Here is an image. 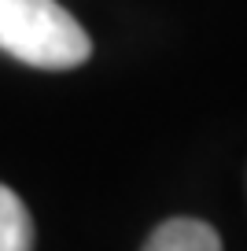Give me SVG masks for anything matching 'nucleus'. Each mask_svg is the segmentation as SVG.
<instances>
[{
	"label": "nucleus",
	"mask_w": 247,
	"mask_h": 251,
	"mask_svg": "<svg viewBox=\"0 0 247 251\" xmlns=\"http://www.w3.org/2000/svg\"><path fill=\"white\" fill-rule=\"evenodd\" d=\"M0 52L37 71H70L93 52V41L55 0H0Z\"/></svg>",
	"instance_id": "obj_1"
},
{
	"label": "nucleus",
	"mask_w": 247,
	"mask_h": 251,
	"mask_svg": "<svg viewBox=\"0 0 247 251\" xmlns=\"http://www.w3.org/2000/svg\"><path fill=\"white\" fill-rule=\"evenodd\" d=\"M0 251H33L30 211L8 185H0Z\"/></svg>",
	"instance_id": "obj_3"
},
{
	"label": "nucleus",
	"mask_w": 247,
	"mask_h": 251,
	"mask_svg": "<svg viewBox=\"0 0 247 251\" xmlns=\"http://www.w3.org/2000/svg\"><path fill=\"white\" fill-rule=\"evenodd\" d=\"M144 251H222V236L199 218H170L148 236Z\"/></svg>",
	"instance_id": "obj_2"
}]
</instances>
